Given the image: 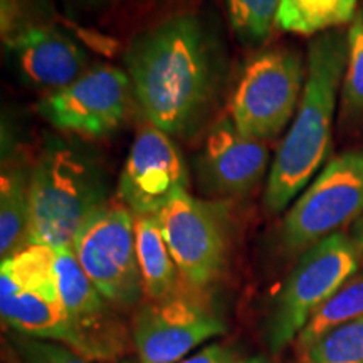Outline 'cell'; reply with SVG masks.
Here are the masks:
<instances>
[{"instance_id":"obj_15","label":"cell","mask_w":363,"mask_h":363,"mask_svg":"<svg viewBox=\"0 0 363 363\" xmlns=\"http://www.w3.org/2000/svg\"><path fill=\"white\" fill-rule=\"evenodd\" d=\"M7 44L16 51L26 78L51 93L67 88L88 71L83 49L54 26H24Z\"/></svg>"},{"instance_id":"obj_6","label":"cell","mask_w":363,"mask_h":363,"mask_svg":"<svg viewBox=\"0 0 363 363\" xmlns=\"http://www.w3.org/2000/svg\"><path fill=\"white\" fill-rule=\"evenodd\" d=\"M133 212L125 203H103L76 234L72 249L106 301L131 306L143 293L136 257Z\"/></svg>"},{"instance_id":"obj_22","label":"cell","mask_w":363,"mask_h":363,"mask_svg":"<svg viewBox=\"0 0 363 363\" xmlns=\"http://www.w3.org/2000/svg\"><path fill=\"white\" fill-rule=\"evenodd\" d=\"M279 2L281 0H225L230 26L242 39L261 43L271 34Z\"/></svg>"},{"instance_id":"obj_23","label":"cell","mask_w":363,"mask_h":363,"mask_svg":"<svg viewBox=\"0 0 363 363\" xmlns=\"http://www.w3.org/2000/svg\"><path fill=\"white\" fill-rule=\"evenodd\" d=\"M27 363H86L71 348L51 343H34L29 347Z\"/></svg>"},{"instance_id":"obj_20","label":"cell","mask_w":363,"mask_h":363,"mask_svg":"<svg viewBox=\"0 0 363 363\" xmlns=\"http://www.w3.org/2000/svg\"><path fill=\"white\" fill-rule=\"evenodd\" d=\"M348 61L343 76L342 120L363 121V12H358L348 30Z\"/></svg>"},{"instance_id":"obj_12","label":"cell","mask_w":363,"mask_h":363,"mask_svg":"<svg viewBox=\"0 0 363 363\" xmlns=\"http://www.w3.org/2000/svg\"><path fill=\"white\" fill-rule=\"evenodd\" d=\"M224 330V323L201 303L172 294L138 311L133 340L145 363H177Z\"/></svg>"},{"instance_id":"obj_3","label":"cell","mask_w":363,"mask_h":363,"mask_svg":"<svg viewBox=\"0 0 363 363\" xmlns=\"http://www.w3.org/2000/svg\"><path fill=\"white\" fill-rule=\"evenodd\" d=\"M104 203L98 172L66 147H49L30 172L29 246H72L88 217Z\"/></svg>"},{"instance_id":"obj_18","label":"cell","mask_w":363,"mask_h":363,"mask_svg":"<svg viewBox=\"0 0 363 363\" xmlns=\"http://www.w3.org/2000/svg\"><path fill=\"white\" fill-rule=\"evenodd\" d=\"M358 0H281L276 24L296 34H316L355 19Z\"/></svg>"},{"instance_id":"obj_2","label":"cell","mask_w":363,"mask_h":363,"mask_svg":"<svg viewBox=\"0 0 363 363\" xmlns=\"http://www.w3.org/2000/svg\"><path fill=\"white\" fill-rule=\"evenodd\" d=\"M348 61V35L323 33L308 49L301 101L288 135L281 142L267 179L264 203L279 214L320 169L330 152L331 125L340 84Z\"/></svg>"},{"instance_id":"obj_9","label":"cell","mask_w":363,"mask_h":363,"mask_svg":"<svg viewBox=\"0 0 363 363\" xmlns=\"http://www.w3.org/2000/svg\"><path fill=\"white\" fill-rule=\"evenodd\" d=\"M163 240L184 279L206 288L224 266L227 251L225 212L219 203L180 194L157 214Z\"/></svg>"},{"instance_id":"obj_10","label":"cell","mask_w":363,"mask_h":363,"mask_svg":"<svg viewBox=\"0 0 363 363\" xmlns=\"http://www.w3.org/2000/svg\"><path fill=\"white\" fill-rule=\"evenodd\" d=\"M131 79L120 67H89L67 88L49 93L39 111L56 128L83 138H103L126 120L131 98Z\"/></svg>"},{"instance_id":"obj_4","label":"cell","mask_w":363,"mask_h":363,"mask_svg":"<svg viewBox=\"0 0 363 363\" xmlns=\"http://www.w3.org/2000/svg\"><path fill=\"white\" fill-rule=\"evenodd\" d=\"M0 313L11 328L54 340L78 353L56 274V252L48 246H27L0 266Z\"/></svg>"},{"instance_id":"obj_21","label":"cell","mask_w":363,"mask_h":363,"mask_svg":"<svg viewBox=\"0 0 363 363\" xmlns=\"http://www.w3.org/2000/svg\"><path fill=\"white\" fill-rule=\"evenodd\" d=\"M305 353V363H363V318L330 331Z\"/></svg>"},{"instance_id":"obj_25","label":"cell","mask_w":363,"mask_h":363,"mask_svg":"<svg viewBox=\"0 0 363 363\" xmlns=\"http://www.w3.org/2000/svg\"><path fill=\"white\" fill-rule=\"evenodd\" d=\"M182 363H238L234 360L233 352H229L227 348H222L219 345H212L195 353L194 357H190L189 360Z\"/></svg>"},{"instance_id":"obj_14","label":"cell","mask_w":363,"mask_h":363,"mask_svg":"<svg viewBox=\"0 0 363 363\" xmlns=\"http://www.w3.org/2000/svg\"><path fill=\"white\" fill-rule=\"evenodd\" d=\"M267 148L259 140L244 136L233 120L212 126L199 157L203 187L219 195H240L252 190L266 174Z\"/></svg>"},{"instance_id":"obj_17","label":"cell","mask_w":363,"mask_h":363,"mask_svg":"<svg viewBox=\"0 0 363 363\" xmlns=\"http://www.w3.org/2000/svg\"><path fill=\"white\" fill-rule=\"evenodd\" d=\"M30 175L21 163H4L0 179V254L2 259L26 249L29 235Z\"/></svg>"},{"instance_id":"obj_27","label":"cell","mask_w":363,"mask_h":363,"mask_svg":"<svg viewBox=\"0 0 363 363\" xmlns=\"http://www.w3.org/2000/svg\"><path fill=\"white\" fill-rule=\"evenodd\" d=\"M358 247H360V251L363 252V225L360 229V238H358Z\"/></svg>"},{"instance_id":"obj_7","label":"cell","mask_w":363,"mask_h":363,"mask_svg":"<svg viewBox=\"0 0 363 363\" xmlns=\"http://www.w3.org/2000/svg\"><path fill=\"white\" fill-rule=\"evenodd\" d=\"M363 214V148L342 153L293 203L283 225L289 251L315 246Z\"/></svg>"},{"instance_id":"obj_26","label":"cell","mask_w":363,"mask_h":363,"mask_svg":"<svg viewBox=\"0 0 363 363\" xmlns=\"http://www.w3.org/2000/svg\"><path fill=\"white\" fill-rule=\"evenodd\" d=\"M238 363H266L262 358L256 357V358H249V360H244V362H238Z\"/></svg>"},{"instance_id":"obj_24","label":"cell","mask_w":363,"mask_h":363,"mask_svg":"<svg viewBox=\"0 0 363 363\" xmlns=\"http://www.w3.org/2000/svg\"><path fill=\"white\" fill-rule=\"evenodd\" d=\"M27 0H0V26L4 40L9 43L22 29Z\"/></svg>"},{"instance_id":"obj_5","label":"cell","mask_w":363,"mask_h":363,"mask_svg":"<svg viewBox=\"0 0 363 363\" xmlns=\"http://www.w3.org/2000/svg\"><path fill=\"white\" fill-rule=\"evenodd\" d=\"M360 247L342 233L308 247L281 289L269 323L274 352L291 343L310 318L357 274Z\"/></svg>"},{"instance_id":"obj_19","label":"cell","mask_w":363,"mask_h":363,"mask_svg":"<svg viewBox=\"0 0 363 363\" xmlns=\"http://www.w3.org/2000/svg\"><path fill=\"white\" fill-rule=\"evenodd\" d=\"M363 318V272L352 276L323 306L310 318L296 338V348L306 352L313 343L340 326Z\"/></svg>"},{"instance_id":"obj_1","label":"cell","mask_w":363,"mask_h":363,"mask_svg":"<svg viewBox=\"0 0 363 363\" xmlns=\"http://www.w3.org/2000/svg\"><path fill=\"white\" fill-rule=\"evenodd\" d=\"M131 86L150 125L185 133L214 89L208 40L194 16H177L140 34L126 54Z\"/></svg>"},{"instance_id":"obj_8","label":"cell","mask_w":363,"mask_h":363,"mask_svg":"<svg viewBox=\"0 0 363 363\" xmlns=\"http://www.w3.org/2000/svg\"><path fill=\"white\" fill-rule=\"evenodd\" d=\"M303 81V62L294 51L272 49L254 57L230 103L235 128L259 142L278 135L293 118Z\"/></svg>"},{"instance_id":"obj_11","label":"cell","mask_w":363,"mask_h":363,"mask_svg":"<svg viewBox=\"0 0 363 363\" xmlns=\"http://www.w3.org/2000/svg\"><path fill=\"white\" fill-rule=\"evenodd\" d=\"M184 157L169 133L150 125L140 130L118 184V197L136 216H157L187 192Z\"/></svg>"},{"instance_id":"obj_13","label":"cell","mask_w":363,"mask_h":363,"mask_svg":"<svg viewBox=\"0 0 363 363\" xmlns=\"http://www.w3.org/2000/svg\"><path fill=\"white\" fill-rule=\"evenodd\" d=\"M59 291L78 340V355L84 360H106L121 348L115 321L103 294L88 278L72 246L54 249Z\"/></svg>"},{"instance_id":"obj_16","label":"cell","mask_w":363,"mask_h":363,"mask_svg":"<svg viewBox=\"0 0 363 363\" xmlns=\"http://www.w3.org/2000/svg\"><path fill=\"white\" fill-rule=\"evenodd\" d=\"M135 238L143 294L150 301L172 296L177 284V266L163 240L157 216H136Z\"/></svg>"}]
</instances>
